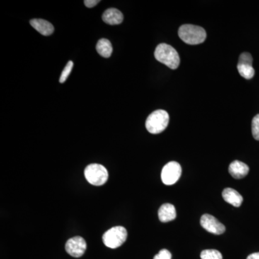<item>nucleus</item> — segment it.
<instances>
[{
    "instance_id": "obj_1",
    "label": "nucleus",
    "mask_w": 259,
    "mask_h": 259,
    "mask_svg": "<svg viewBox=\"0 0 259 259\" xmlns=\"http://www.w3.org/2000/svg\"><path fill=\"white\" fill-rule=\"evenodd\" d=\"M181 40L189 45H198L206 40L207 33L202 27L194 25H183L179 29Z\"/></svg>"
},
{
    "instance_id": "obj_2",
    "label": "nucleus",
    "mask_w": 259,
    "mask_h": 259,
    "mask_svg": "<svg viewBox=\"0 0 259 259\" xmlns=\"http://www.w3.org/2000/svg\"><path fill=\"white\" fill-rule=\"evenodd\" d=\"M154 56L156 60L170 69H176L180 66V58L178 53L168 44H159L155 50Z\"/></svg>"
},
{
    "instance_id": "obj_3",
    "label": "nucleus",
    "mask_w": 259,
    "mask_h": 259,
    "mask_svg": "<svg viewBox=\"0 0 259 259\" xmlns=\"http://www.w3.org/2000/svg\"><path fill=\"white\" fill-rule=\"evenodd\" d=\"M169 122L168 112L163 110L153 112L146 121V127L148 132L158 134L166 128Z\"/></svg>"
},
{
    "instance_id": "obj_4",
    "label": "nucleus",
    "mask_w": 259,
    "mask_h": 259,
    "mask_svg": "<svg viewBox=\"0 0 259 259\" xmlns=\"http://www.w3.org/2000/svg\"><path fill=\"white\" fill-rule=\"evenodd\" d=\"M127 232L124 227L116 226L110 228L102 236L104 244L110 248H117L125 243Z\"/></svg>"
},
{
    "instance_id": "obj_5",
    "label": "nucleus",
    "mask_w": 259,
    "mask_h": 259,
    "mask_svg": "<svg viewBox=\"0 0 259 259\" xmlns=\"http://www.w3.org/2000/svg\"><path fill=\"white\" fill-rule=\"evenodd\" d=\"M85 178L89 183L94 186H102L108 180V171L105 166L98 163H93L86 167Z\"/></svg>"
},
{
    "instance_id": "obj_6",
    "label": "nucleus",
    "mask_w": 259,
    "mask_h": 259,
    "mask_svg": "<svg viewBox=\"0 0 259 259\" xmlns=\"http://www.w3.org/2000/svg\"><path fill=\"white\" fill-rule=\"evenodd\" d=\"M182 167L176 161H171L163 166L161 171V180L166 185H175L180 180Z\"/></svg>"
},
{
    "instance_id": "obj_7",
    "label": "nucleus",
    "mask_w": 259,
    "mask_h": 259,
    "mask_svg": "<svg viewBox=\"0 0 259 259\" xmlns=\"http://www.w3.org/2000/svg\"><path fill=\"white\" fill-rule=\"evenodd\" d=\"M253 58L248 52L243 53L241 54L238 61V68L240 75L246 79H250L255 74V70L252 66Z\"/></svg>"
},
{
    "instance_id": "obj_8",
    "label": "nucleus",
    "mask_w": 259,
    "mask_h": 259,
    "mask_svg": "<svg viewBox=\"0 0 259 259\" xmlns=\"http://www.w3.org/2000/svg\"><path fill=\"white\" fill-rule=\"evenodd\" d=\"M65 248L66 252L71 256L79 258L85 253V250L87 249V243L81 237L75 236L74 238H70L69 241L66 242Z\"/></svg>"
},
{
    "instance_id": "obj_9",
    "label": "nucleus",
    "mask_w": 259,
    "mask_h": 259,
    "mask_svg": "<svg viewBox=\"0 0 259 259\" xmlns=\"http://www.w3.org/2000/svg\"><path fill=\"white\" fill-rule=\"evenodd\" d=\"M200 224L204 229L214 235H221L226 231V227L214 216L204 214L200 220Z\"/></svg>"
},
{
    "instance_id": "obj_10",
    "label": "nucleus",
    "mask_w": 259,
    "mask_h": 259,
    "mask_svg": "<svg viewBox=\"0 0 259 259\" xmlns=\"http://www.w3.org/2000/svg\"><path fill=\"white\" fill-rule=\"evenodd\" d=\"M228 171L233 178L239 180L247 176L249 172V167L243 162L234 161L230 164Z\"/></svg>"
},
{
    "instance_id": "obj_11",
    "label": "nucleus",
    "mask_w": 259,
    "mask_h": 259,
    "mask_svg": "<svg viewBox=\"0 0 259 259\" xmlns=\"http://www.w3.org/2000/svg\"><path fill=\"white\" fill-rule=\"evenodd\" d=\"M123 19L122 13L116 8L107 9L102 15L103 21L110 25H119L123 21Z\"/></svg>"
},
{
    "instance_id": "obj_12",
    "label": "nucleus",
    "mask_w": 259,
    "mask_h": 259,
    "mask_svg": "<svg viewBox=\"0 0 259 259\" xmlns=\"http://www.w3.org/2000/svg\"><path fill=\"white\" fill-rule=\"evenodd\" d=\"M30 23L32 28L45 36H49L54 31L52 24L42 19H32Z\"/></svg>"
},
{
    "instance_id": "obj_13",
    "label": "nucleus",
    "mask_w": 259,
    "mask_h": 259,
    "mask_svg": "<svg viewBox=\"0 0 259 259\" xmlns=\"http://www.w3.org/2000/svg\"><path fill=\"white\" fill-rule=\"evenodd\" d=\"M177 218V211L171 204H164L158 209V218L162 223L170 222Z\"/></svg>"
},
{
    "instance_id": "obj_14",
    "label": "nucleus",
    "mask_w": 259,
    "mask_h": 259,
    "mask_svg": "<svg viewBox=\"0 0 259 259\" xmlns=\"http://www.w3.org/2000/svg\"><path fill=\"white\" fill-rule=\"evenodd\" d=\"M222 196L226 202L232 204L234 207H240L243 202V197L236 190L232 188L225 189L223 190Z\"/></svg>"
},
{
    "instance_id": "obj_15",
    "label": "nucleus",
    "mask_w": 259,
    "mask_h": 259,
    "mask_svg": "<svg viewBox=\"0 0 259 259\" xmlns=\"http://www.w3.org/2000/svg\"><path fill=\"white\" fill-rule=\"evenodd\" d=\"M96 49L97 53L104 58H109L112 55V44L110 40L107 39H100L97 42Z\"/></svg>"
},
{
    "instance_id": "obj_16",
    "label": "nucleus",
    "mask_w": 259,
    "mask_h": 259,
    "mask_svg": "<svg viewBox=\"0 0 259 259\" xmlns=\"http://www.w3.org/2000/svg\"><path fill=\"white\" fill-rule=\"evenodd\" d=\"M202 259H223V255L217 250H204L201 253Z\"/></svg>"
},
{
    "instance_id": "obj_17",
    "label": "nucleus",
    "mask_w": 259,
    "mask_h": 259,
    "mask_svg": "<svg viewBox=\"0 0 259 259\" xmlns=\"http://www.w3.org/2000/svg\"><path fill=\"white\" fill-rule=\"evenodd\" d=\"M73 66H74V63L71 61H69L68 64L66 65V66H65L64 69L63 70L62 74H61L60 76V79H59L60 83H64L66 81L70 74H71V71H72Z\"/></svg>"
},
{
    "instance_id": "obj_18",
    "label": "nucleus",
    "mask_w": 259,
    "mask_h": 259,
    "mask_svg": "<svg viewBox=\"0 0 259 259\" xmlns=\"http://www.w3.org/2000/svg\"><path fill=\"white\" fill-rule=\"evenodd\" d=\"M252 134L255 140L259 141V114L252 120Z\"/></svg>"
},
{
    "instance_id": "obj_19",
    "label": "nucleus",
    "mask_w": 259,
    "mask_h": 259,
    "mask_svg": "<svg viewBox=\"0 0 259 259\" xmlns=\"http://www.w3.org/2000/svg\"><path fill=\"white\" fill-rule=\"evenodd\" d=\"M153 259H171V253L168 250L162 249L158 254L155 255Z\"/></svg>"
},
{
    "instance_id": "obj_20",
    "label": "nucleus",
    "mask_w": 259,
    "mask_h": 259,
    "mask_svg": "<svg viewBox=\"0 0 259 259\" xmlns=\"http://www.w3.org/2000/svg\"><path fill=\"white\" fill-rule=\"evenodd\" d=\"M100 2V0H85L83 3H84L85 6H86L87 8H92L96 6Z\"/></svg>"
},
{
    "instance_id": "obj_21",
    "label": "nucleus",
    "mask_w": 259,
    "mask_h": 259,
    "mask_svg": "<svg viewBox=\"0 0 259 259\" xmlns=\"http://www.w3.org/2000/svg\"><path fill=\"white\" fill-rule=\"evenodd\" d=\"M247 259H259V252L258 253H252L248 255Z\"/></svg>"
}]
</instances>
